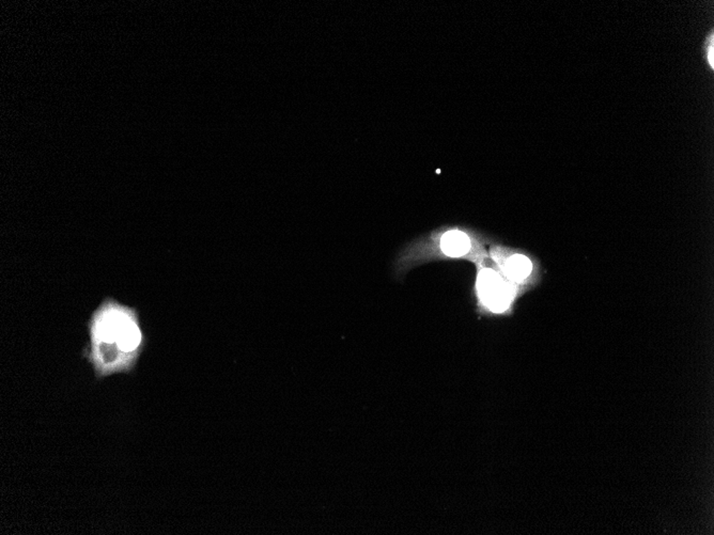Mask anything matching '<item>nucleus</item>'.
I'll use <instances>...</instances> for the list:
<instances>
[{
  "instance_id": "1",
  "label": "nucleus",
  "mask_w": 714,
  "mask_h": 535,
  "mask_svg": "<svg viewBox=\"0 0 714 535\" xmlns=\"http://www.w3.org/2000/svg\"><path fill=\"white\" fill-rule=\"evenodd\" d=\"M88 332L90 343L83 356L96 378L133 372L146 346L136 308L106 297L89 319Z\"/></svg>"
},
{
  "instance_id": "2",
  "label": "nucleus",
  "mask_w": 714,
  "mask_h": 535,
  "mask_svg": "<svg viewBox=\"0 0 714 535\" xmlns=\"http://www.w3.org/2000/svg\"><path fill=\"white\" fill-rule=\"evenodd\" d=\"M478 291L484 305L493 312H504L512 300V291L491 269H484L478 277Z\"/></svg>"
},
{
  "instance_id": "4",
  "label": "nucleus",
  "mask_w": 714,
  "mask_h": 535,
  "mask_svg": "<svg viewBox=\"0 0 714 535\" xmlns=\"http://www.w3.org/2000/svg\"><path fill=\"white\" fill-rule=\"evenodd\" d=\"M509 276L513 279H523L530 275L532 271V264L528 258L523 255H515L509 259L506 269Z\"/></svg>"
},
{
  "instance_id": "5",
  "label": "nucleus",
  "mask_w": 714,
  "mask_h": 535,
  "mask_svg": "<svg viewBox=\"0 0 714 535\" xmlns=\"http://www.w3.org/2000/svg\"><path fill=\"white\" fill-rule=\"evenodd\" d=\"M710 42L711 43L709 45V55H708V57H709V62L711 65V67H713V36H710Z\"/></svg>"
},
{
  "instance_id": "3",
  "label": "nucleus",
  "mask_w": 714,
  "mask_h": 535,
  "mask_svg": "<svg viewBox=\"0 0 714 535\" xmlns=\"http://www.w3.org/2000/svg\"><path fill=\"white\" fill-rule=\"evenodd\" d=\"M470 238L464 233L451 231L446 233L442 238V248L446 255L460 257L470 250Z\"/></svg>"
}]
</instances>
